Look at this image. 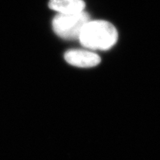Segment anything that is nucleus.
<instances>
[{"label": "nucleus", "mask_w": 160, "mask_h": 160, "mask_svg": "<svg viewBox=\"0 0 160 160\" xmlns=\"http://www.w3.org/2000/svg\"><path fill=\"white\" fill-rule=\"evenodd\" d=\"M117 39L116 28L105 20H90L84 27L79 39L84 47L100 51L110 49L115 45Z\"/></svg>", "instance_id": "obj_1"}, {"label": "nucleus", "mask_w": 160, "mask_h": 160, "mask_svg": "<svg viewBox=\"0 0 160 160\" xmlns=\"http://www.w3.org/2000/svg\"><path fill=\"white\" fill-rule=\"evenodd\" d=\"M91 20L85 11L71 14L58 13L53 18L52 26L58 37L66 40L79 39L84 27Z\"/></svg>", "instance_id": "obj_2"}, {"label": "nucleus", "mask_w": 160, "mask_h": 160, "mask_svg": "<svg viewBox=\"0 0 160 160\" xmlns=\"http://www.w3.org/2000/svg\"><path fill=\"white\" fill-rule=\"evenodd\" d=\"M65 59L70 65L79 68L94 67L101 62V58L97 53L80 49H72L65 52Z\"/></svg>", "instance_id": "obj_3"}, {"label": "nucleus", "mask_w": 160, "mask_h": 160, "mask_svg": "<svg viewBox=\"0 0 160 160\" xmlns=\"http://www.w3.org/2000/svg\"><path fill=\"white\" fill-rule=\"evenodd\" d=\"M49 8L62 14H71L84 11V0H50Z\"/></svg>", "instance_id": "obj_4"}]
</instances>
